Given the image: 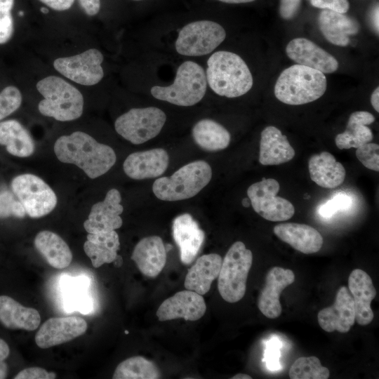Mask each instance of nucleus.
I'll return each mask as SVG.
<instances>
[{
	"label": "nucleus",
	"mask_w": 379,
	"mask_h": 379,
	"mask_svg": "<svg viewBox=\"0 0 379 379\" xmlns=\"http://www.w3.org/2000/svg\"><path fill=\"white\" fill-rule=\"evenodd\" d=\"M225 38V29L219 23L208 20L193 21L180 29L175 48L183 56H202L212 53Z\"/></svg>",
	"instance_id": "6e6552de"
},
{
	"label": "nucleus",
	"mask_w": 379,
	"mask_h": 379,
	"mask_svg": "<svg viewBox=\"0 0 379 379\" xmlns=\"http://www.w3.org/2000/svg\"><path fill=\"white\" fill-rule=\"evenodd\" d=\"M56 375L53 372H48L40 367L27 368L20 371L15 379H53Z\"/></svg>",
	"instance_id": "c03bdc74"
},
{
	"label": "nucleus",
	"mask_w": 379,
	"mask_h": 379,
	"mask_svg": "<svg viewBox=\"0 0 379 379\" xmlns=\"http://www.w3.org/2000/svg\"><path fill=\"white\" fill-rule=\"evenodd\" d=\"M8 373V367L4 361H0V379L6 378Z\"/></svg>",
	"instance_id": "864d4df0"
},
{
	"label": "nucleus",
	"mask_w": 379,
	"mask_h": 379,
	"mask_svg": "<svg viewBox=\"0 0 379 379\" xmlns=\"http://www.w3.org/2000/svg\"><path fill=\"white\" fill-rule=\"evenodd\" d=\"M329 375V370L314 356L299 357L289 370L291 379H327Z\"/></svg>",
	"instance_id": "c9c22d12"
},
{
	"label": "nucleus",
	"mask_w": 379,
	"mask_h": 379,
	"mask_svg": "<svg viewBox=\"0 0 379 379\" xmlns=\"http://www.w3.org/2000/svg\"><path fill=\"white\" fill-rule=\"evenodd\" d=\"M281 346V344L277 338H273L266 343L264 359L270 370L275 371L281 368L279 364Z\"/></svg>",
	"instance_id": "a19ab883"
},
{
	"label": "nucleus",
	"mask_w": 379,
	"mask_h": 379,
	"mask_svg": "<svg viewBox=\"0 0 379 379\" xmlns=\"http://www.w3.org/2000/svg\"><path fill=\"white\" fill-rule=\"evenodd\" d=\"M207 84L217 95L229 98L244 95L252 88V74L237 53L218 51L210 55L205 70Z\"/></svg>",
	"instance_id": "f03ea898"
},
{
	"label": "nucleus",
	"mask_w": 379,
	"mask_h": 379,
	"mask_svg": "<svg viewBox=\"0 0 379 379\" xmlns=\"http://www.w3.org/2000/svg\"><path fill=\"white\" fill-rule=\"evenodd\" d=\"M318 323L325 331L347 333L355 321L354 305L349 289L342 286L338 290L334 303L320 310Z\"/></svg>",
	"instance_id": "dca6fc26"
},
{
	"label": "nucleus",
	"mask_w": 379,
	"mask_h": 379,
	"mask_svg": "<svg viewBox=\"0 0 379 379\" xmlns=\"http://www.w3.org/2000/svg\"><path fill=\"white\" fill-rule=\"evenodd\" d=\"M160 378L156 365L147 359L135 356L121 362L116 368L113 379H156Z\"/></svg>",
	"instance_id": "f704fd0d"
},
{
	"label": "nucleus",
	"mask_w": 379,
	"mask_h": 379,
	"mask_svg": "<svg viewBox=\"0 0 379 379\" xmlns=\"http://www.w3.org/2000/svg\"><path fill=\"white\" fill-rule=\"evenodd\" d=\"M227 4H244L253 1L255 0H218Z\"/></svg>",
	"instance_id": "5fc2aeb1"
},
{
	"label": "nucleus",
	"mask_w": 379,
	"mask_h": 379,
	"mask_svg": "<svg viewBox=\"0 0 379 379\" xmlns=\"http://www.w3.org/2000/svg\"><path fill=\"white\" fill-rule=\"evenodd\" d=\"M14 5V0H0V11L11 12Z\"/></svg>",
	"instance_id": "3c124183"
},
{
	"label": "nucleus",
	"mask_w": 379,
	"mask_h": 379,
	"mask_svg": "<svg viewBox=\"0 0 379 379\" xmlns=\"http://www.w3.org/2000/svg\"><path fill=\"white\" fill-rule=\"evenodd\" d=\"M104 57L96 48H90L72 56L54 60V68L62 75L83 86L98 84L104 77Z\"/></svg>",
	"instance_id": "f8f14e48"
},
{
	"label": "nucleus",
	"mask_w": 379,
	"mask_h": 379,
	"mask_svg": "<svg viewBox=\"0 0 379 379\" xmlns=\"http://www.w3.org/2000/svg\"><path fill=\"white\" fill-rule=\"evenodd\" d=\"M22 103V94L14 86L4 88L0 93V120L16 111Z\"/></svg>",
	"instance_id": "e433bc0d"
},
{
	"label": "nucleus",
	"mask_w": 379,
	"mask_h": 379,
	"mask_svg": "<svg viewBox=\"0 0 379 379\" xmlns=\"http://www.w3.org/2000/svg\"><path fill=\"white\" fill-rule=\"evenodd\" d=\"M294 156V149L279 128L270 126L262 130L259 152L262 165H279L291 161Z\"/></svg>",
	"instance_id": "a878e982"
},
{
	"label": "nucleus",
	"mask_w": 379,
	"mask_h": 379,
	"mask_svg": "<svg viewBox=\"0 0 379 379\" xmlns=\"http://www.w3.org/2000/svg\"><path fill=\"white\" fill-rule=\"evenodd\" d=\"M91 279L85 275L63 274L60 290L63 307L67 312L77 311L84 315L93 310V299L90 293Z\"/></svg>",
	"instance_id": "4be33fe9"
},
{
	"label": "nucleus",
	"mask_w": 379,
	"mask_h": 379,
	"mask_svg": "<svg viewBox=\"0 0 379 379\" xmlns=\"http://www.w3.org/2000/svg\"><path fill=\"white\" fill-rule=\"evenodd\" d=\"M274 234L293 248L305 254L318 252L323 245V237L314 227L295 222L277 225Z\"/></svg>",
	"instance_id": "b1692460"
},
{
	"label": "nucleus",
	"mask_w": 379,
	"mask_h": 379,
	"mask_svg": "<svg viewBox=\"0 0 379 379\" xmlns=\"http://www.w3.org/2000/svg\"><path fill=\"white\" fill-rule=\"evenodd\" d=\"M352 205L351 198L345 193L336 194L332 199L321 206L319 214L324 218H329L338 211L349 208Z\"/></svg>",
	"instance_id": "ea45409f"
},
{
	"label": "nucleus",
	"mask_w": 379,
	"mask_h": 379,
	"mask_svg": "<svg viewBox=\"0 0 379 379\" xmlns=\"http://www.w3.org/2000/svg\"><path fill=\"white\" fill-rule=\"evenodd\" d=\"M173 237L180 248L183 264H190L198 254L205 239V234L189 213L177 216L173 222Z\"/></svg>",
	"instance_id": "aec40b11"
},
{
	"label": "nucleus",
	"mask_w": 379,
	"mask_h": 379,
	"mask_svg": "<svg viewBox=\"0 0 379 379\" xmlns=\"http://www.w3.org/2000/svg\"><path fill=\"white\" fill-rule=\"evenodd\" d=\"M212 178V170L205 161L190 162L168 177L157 178L152 191L161 200L181 201L192 198L205 187Z\"/></svg>",
	"instance_id": "423d86ee"
},
{
	"label": "nucleus",
	"mask_w": 379,
	"mask_h": 379,
	"mask_svg": "<svg viewBox=\"0 0 379 379\" xmlns=\"http://www.w3.org/2000/svg\"><path fill=\"white\" fill-rule=\"evenodd\" d=\"M222 261V257L217 253L199 257L188 270L184 283L185 288L201 295L208 293L212 282L218 277Z\"/></svg>",
	"instance_id": "bb28decb"
},
{
	"label": "nucleus",
	"mask_w": 379,
	"mask_h": 379,
	"mask_svg": "<svg viewBox=\"0 0 379 379\" xmlns=\"http://www.w3.org/2000/svg\"><path fill=\"white\" fill-rule=\"evenodd\" d=\"M79 6L84 12L93 16L98 13L100 9V0H78Z\"/></svg>",
	"instance_id": "49530a36"
},
{
	"label": "nucleus",
	"mask_w": 379,
	"mask_h": 379,
	"mask_svg": "<svg viewBox=\"0 0 379 379\" xmlns=\"http://www.w3.org/2000/svg\"><path fill=\"white\" fill-rule=\"evenodd\" d=\"M374 121L375 117L368 112L357 111L351 114L345 131L335 136V142L338 148H358L370 142L373 139V133L366 125Z\"/></svg>",
	"instance_id": "c756f323"
},
{
	"label": "nucleus",
	"mask_w": 379,
	"mask_h": 379,
	"mask_svg": "<svg viewBox=\"0 0 379 379\" xmlns=\"http://www.w3.org/2000/svg\"><path fill=\"white\" fill-rule=\"evenodd\" d=\"M206 310V305L202 295L187 289L166 299L156 314L161 321L179 318L193 321L201 319Z\"/></svg>",
	"instance_id": "2eb2a0df"
},
{
	"label": "nucleus",
	"mask_w": 379,
	"mask_h": 379,
	"mask_svg": "<svg viewBox=\"0 0 379 379\" xmlns=\"http://www.w3.org/2000/svg\"><path fill=\"white\" fill-rule=\"evenodd\" d=\"M44 97L38 105L39 112L60 121H73L79 118L84 109L81 93L61 77L48 76L36 85Z\"/></svg>",
	"instance_id": "20e7f679"
},
{
	"label": "nucleus",
	"mask_w": 379,
	"mask_h": 379,
	"mask_svg": "<svg viewBox=\"0 0 379 379\" xmlns=\"http://www.w3.org/2000/svg\"><path fill=\"white\" fill-rule=\"evenodd\" d=\"M301 0H280L279 13L285 20L293 18L300 6Z\"/></svg>",
	"instance_id": "a18cd8bd"
},
{
	"label": "nucleus",
	"mask_w": 379,
	"mask_h": 379,
	"mask_svg": "<svg viewBox=\"0 0 379 379\" xmlns=\"http://www.w3.org/2000/svg\"><path fill=\"white\" fill-rule=\"evenodd\" d=\"M207 87L204 69L194 61L186 60L178 66L171 84L154 86L150 93L157 100L177 106L190 107L203 99Z\"/></svg>",
	"instance_id": "39448f33"
},
{
	"label": "nucleus",
	"mask_w": 379,
	"mask_h": 379,
	"mask_svg": "<svg viewBox=\"0 0 379 379\" xmlns=\"http://www.w3.org/2000/svg\"><path fill=\"white\" fill-rule=\"evenodd\" d=\"M34 246L47 262L54 268H66L72 262V253L69 246L53 232H39L34 238Z\"/></svg>",
	"instance_id": "2f4dec72"
},
{
	"label": "nucleus",
	"mask_w": 379,
	"mask_h": 379,
	"mask_svg": "<svg viewBox=\"0 0 379 379\" xmlns=\"http://www.w3.org/2000/svg\"><path fill=\"white\" fill-rule=\"evenodd\" d=\"M288 57L298 63L331 74L338 68V62L331 54L305 38H295L286 47Z\"/></svg>",
	"instance_id": "f3484780"
},
{
	"label": "nucleus",
	"mask_w": 379,
	"mask_h": 379,
	"mask_svg": "<svg viewBox=\"0 0 379 379\" xmlns=\"http://www.w3.org/2000/svg\"><path fill=\"white\" fill-rule=\"evenodd\" d=\"M84 244V250L93 266L98 268L105 263H111L119 257V235L115 230L109 232L90 234Z\"/></svg>",
	"instance_id": "7c9ffc66"
},
{
	"label": "nucleus",
	"mask_w": 379,
	"mask_h": 379,
	"mask_svg": "<svg viewBox=\"0 0 379 379\" xmlns=\"http://www.w3.org/2000/svg\"><path fill=\"white\" fill-rule=\"evenodd\" d=\"M43 4H44L46 6L49 7L50 8L58 11H63L69 9L74 2V0H39Z\"/></svg>",
	"instance_id": "de8ad7c7"
},
{
	"label": "nucleus",
	"mask_w": 379,
	"mask_h": 379,
	"mask_svg": "<svg viewBox=\"0 0 379 379\" xmlns=\"http://www.w3.org/2000/svg\"><path fill=\"white\" fill-rule=\"evenodd\" d=\"M326 86L324 73L298 64L283 70L276 81L274 93L285 104L300 105L320 98Z\"/></svg>",
	"instance_id": "7ed1b4c3"
},
{
	"label": "nucleus",
	"mask_w": 379,
	"mask_h": 379,
	"mask_svg": "<svg viewBox=\"0 0 379 379\" xmlns=\"http://www.w3.org/2000/svg\"><path fill=\"white\" fill-rule=\"evenodd\" d=\"M26 213L21 203L11 192L0 191V218H24Z\"/></svg>",
	"instance_id": "4c0bfd02"
},
{
	"label": "nucleus",
	"mask_w": 379,
	"mask_h": 379,
	"mask_svg": "<svg viewBox=\"0 0 379 379\" xmlns=\"http://www.w3.org/2000/svg\"><path fill=\"white\" fill-rule=\"evenodd\" d=\"M14 32V22L11 12L0 11V44L8 42Z\"/></svg>",
	"instance_id": "79ce46f5"
},
{
	"label": "nucleus",
	"mask_w": 379,
	"mask_h": 379,
	"mask_svg": "<svg viewBox=\"0 0 379 379\" xmlns=\"http://www.w3.org/2000/svg\"><path fill=\"white\" fill-rule=\"evenodd\" d=\"M311 180L324 188H335L345 180L346 172L343 164L327 152L312 155L308 161Z\"/></svg>",
	"instance_id": "cd10ccee"
},
{
	"label": "nucleus",
	"mask_w": 379,
	"mask_h": 379,
	"mask_svg": "<svg viewBox=\"0 0 379 379\" xmlns=\"http://www.w3.org/2000/svg\"><path fill=\"white\" fill-rule=\"evenodd\" d=\"M252 377L245 373H238L234 375L231 379H251Z\"/></svg>",
	"instance_id": "6e6d98bb"
},
{
	"label": "nucleus",
	"mask_w": 379,
	"mask_h": 379,
	"mask_svg": "<svg viewBox=\"0 0 379 379\" xmlns=\"http://www.w3.org/2000/svg\"><path fill=\"white\" fill-rule=\"evenodd\" d=\"M310 3L314 7L341 13H347L350 8L348 0H310Z\"/></svg>",
	"instance_id": "37998d69"
},
{
	"label": "nucleus",
	"mask_w": 379,
	"mask_h": 379,
	"mask_svg": "<svg viewBox=\"0 0 379 379\" xmlns=\"http://www.w3.org/2000/svg\"><path fill=\"white\" fill-rule=\"evenodd\" d=\"M348 289L354 300L355 321L361 326L369 324L374 317L371 304L376 295L371 278L365 271L354 269L348 278Z\"/></svg>",
	"instance_id": "412c9836"
},
{
	"label": "nucleus",
	"mask_w": 379,
	"mask_h": 379,
	"mask_svg": "<svg viewBox=\"0 0 379 379\" xmlns=\"http://www.w3.org/2000/svg\"><path fill=\"white\" fill-rule=\"evenodd\" d=\"M166 121L165 112L156 107L132 108L114 122L117 133L134 145L157 136Z\"/></svg>",
	"instance_id": "1a4fd4ad"
},
{
	"label": "nucleus",
	"mask_w": 379,
	"mask_h": 379,
	"mask_svg": "<svg viewBox=\"0 0 379 379\" xmlns=\"http://www.w3.org/2000/svg\"><path fill=\"white\" fill-rule=\"evenodd\" d=\"M166 248L158 236H149L140 240L131 255L140 272L148 277L159 275L166 265Z\"/></svg>",
	"instance_id": "5701e85b"
},
{
	"label": "nucleus",
	"mask_w": 379,
	"mask_h": 379,
	"mask_svg": "<svg viewBox=\"0 0 379 379\" xmlns=\"http://www.w3.org/2000/svg\"><path fill=\"white\" fill-rule=\"evenodd\" d=\"M194 142L206 151H218L228 147L231 140L230 132L218 122L203 119L197 121L192 130Z\"/></svg>",
	"instance_id": "72a5a7b5"
},
{
	"label": "nucleus",
	"mask_w": 379,
	"mask_h": 379,
	"mask_svg": "<svg viewBox=\"0 0 379 379\" xmlns=\"http://www.w3.org/2000/svg\"><path fill=\"white\" fill-rule=\"evenodd\" d=\"M295 274L291 270L273 267L269 270L265 284L258 298V307L264 316L275 319L281 314L279 300L282 291L293 284Z\"/></svg>",
	"instance_id": "a211bd4d"
},
{
	"label": "nucleus",
	"mask_w": 379,
	"mask_h": 379,
	"mask_svg": "<svg viewBox=\"0 0 379 379\" xmlns=\"http://www.w3.org/2000/svg\"><path fill=\"white\" fill-rule=\"evenodd\" d=\"M0 144L11 154L18 157L31 156L35 150L34 142L28 131L18 121L0 122Z\"/></svg>",
	"instance_id": "473e14b6"
},
{
	"label": "nucleus",
	"mask_w": 379,
	"mask_h": 379,
	"mask_svg": "<svg viewBox=\"0 0 379 379\" xmlns=\"http://www.w3.org/2000/svg\"><path fill=\"white\" fill-rule=\"evenodd\" d=\"M41 11L43 13H47L48 12V10L46 8H41Z\"/></svg>",
	"instance_id": "13d9d810"
},
{
	"label": "nucleus",
	"mask_w": 379,
	"mask_h": 379,
	"mask_svg": "<svg viewBox=\"0 0 379 379\" xmlns=\"http://www.w3.org/2000/svg\"><path fill=\"white\" fill-rule=\"evenodd\" d=\"M11 189L26 214L32 218L46 215L57 205L58 199L53 190L35 175L25 173L15 177Z\"/></svg>",
	"instance_id": "9d476101"
},
{
	"label": "nucleus",
	"mask_w": 379,
	"mask_h": 379,
	"mask_svg": "<svg viewBox=\"0 0 379 379\" xmlns=\"http://www.w3.org/2000/svg\"><path fill=\"white\" fill-rule=\"evenodd\" d=\"M250 204H251L250 200L248 201L247 199H244L242 201V204L245 207H248Z\"/></svg>",
	"instance_id": "4d7b16f0"
},
{
	"label": "nucleus",
	"mask_w": 379,
	"mask_h": 379,
	"mask_svg": "<svg viewBox=\"0 0 379 379\" xmlns=\"http://www.w3.org/2000/svg\"><path fill=\"white\" fill-rule=\"evenodd\" d=\"M133 1H142V0H133Z\"/></svg>",
	"instance_id": "bf43d9fd"
},
{
	"label": "nucleus",
	"mask_w": 379,
	"mask_h": 379,
	"mask_svg": "<svg viewBox=\"0 0 379 379\" xmlns=\"http://www.w3.org/2000/svg\"><path fill=\"white\" fill-rule=\"evenodd\" d=\"M371 102L374 109L379 112V88L377 87L371 94Z\"/></svg>",
	"instance_id": "8fccbe9b"
},
{
	"label": "nucleus",
	"mask_w": 379,
	"mask_h": 379,
	"mask_svg": "<svg viewBox=\"0 0 379 379\" xmlns=\"http://www.w3.org/2000/svg\"><path fill=\"white\" fill-rule=\"evenodd\" d=\"M121 196L117 189L109 190L105 199L91 207L88 218L84 222L85 230L90 234L104 233L121 227V214L124 208Z\"/></svg>",
	"instance_id": "ddd939ff"
},
{
	"label": "nucleus",
	"mask_w": 379,
	"mask_h": 379,
	"mask_svg": "<svg viewBox=\"0 0 379 379\" xmlns=\"http://www.w3.org/2000/svg\"><path fill=\"white\" fill-rule=\"evenodd\" d=\"M378 15H379V13H378V5H377L376 7L375 8L374 11H373V26H374V29L377 32L378 34V30H379Z\"/></svg>",
	"instance_id": "603ef678"
},
{
	"label": "nucleus",
	"mask_w": 379,
	"mask_h": 379,
	"mask_svg": "<svg viewBox=\"0 0 379 379\" xmlns=\"http://www.w3.org/2000/svg\"><path fill=\"white\" fill-rule=\"evenodd\" d=\"M58 159L81 168L90 178L106 173L115 164L114 149L86 133L75 131L58 138L53 147Z\"/></svg>",
	"instance_id": "f257e3e1"
},
{
	"label": "nucleus",
	"mask_w": 379,
	"mask_h": 379,
	"mask_svg": "<svg viewBox=\"0 0 379 379\" xmlns=\"http://www.w3.org/2000/svg\"><path fill=\"white\" fill-rule=\"evenodd\" d=\"M319 27L325 39L339 46L350 43V35L359 32V22L354 18L341 13L323 9L318 18Z\"/></svg>",
	"instance_id": "393cba45"
},
{
	"label": "nucleus",
	"mask_w": 379,
	"mask_h": 379,
	"mask_svg": "<svg viewBox=\"0 0 379 379\" xmlns=\"http://www.w3.org/2000/svg\"><path fill=\"white\" fill-rule=\"evenodd\" d=\"M10 350L8 344L0 338V361H4L9 355Z\"/></svg>",
	"instance_id": "09e8293b"
},
{
	"label": "nucleus",
	"mask_w": 379,
	"mask_h": 379,
	"mask_svg": "<svg viewBox=\"0 0 379 379\" xmlns=\"http://www.w3.org/2000/svg\"><path fill=\"white\" fill-rule=\"evenodd\" d=\"M87 328L86 321L79 317L50 318L36 332L35 343L40 348H50L83 335Z\"/></svg>",
	"instance_id": "4468645a"
},
{
	"label": "nucleus",
	"mask_w": 379,
	"mask_h": 379,
	"mask_svg": "<svg viewBox=\"0 0 379 379\" xmlns=\"http://www.w3.org/2000/svg\"><path fill=\"white\" fill-rule=\"evenodd\" d=\"M279 190V183L274 178H262L247 190L253 210L265 220L285 221L294 215L293 205L288 200L277 196Z\"/></svg>",
	"instance_id": "9b49d317"
},
{
	"label": "nucleus",
	"mask_w": 379,
	"mask_h": 379,
	"mask_svg": "<svg viewBox=\"0 0 379 379\" xmlns=\"http://www.w3.org/2000/svg\"><path fill=\"white\" fill-rule=\"evenodd\" d=\"M169 157L162 148L136 152L125 159L123 168L125 173L134 180L157 178L167 169Z\"/></svg>",
	"instance_id": "6ab92c4d"
},
{
	"label": "nucleus",
	"mask_w": 379,
	"mask_h": 379,
	"mask_svg": "<svg viewBox=\"0 0 379 379\" xmlns=\"http://www.w3.org/2000/svg\"><path fill=\"white\" fill-rule=\"evenodd\" d=\"M252 262V252L242 241H236L230 246L218 277V291L226 302H237L244 296Z\"/></svg>",
	"instance_id": "0eeeda50"
},
{
	"label": "nucleus",
	"mask_w": 379,
	"mask_h": 379,
	"mask_svg": "<svg viewBox=\"0 0 379 379\" xmlns=\"http://www.w3.org/2000/svg\"><path fill=\"white\" fill-rule=\"evenodd\" d=\"M356 156L358 160L367 168L379 171V146L368 142L357 148Z\"/></svg>",
	"instance_id": "58836bf2"
},
{
	"label": "nucleus",
	"mask_w": 379,
	"mask_h": 379,
	"mask_svg": "<svg viewBox=\"0 0 379 379\" xmlns=\"http://www.w3.org/2000/svg\"><path fill=\"white\" fill-rule=\"evenodd\" d=\"M40 322L41 316L36 309L24 307L8 295H0V323L4 327L32 331Z\"/></svg>",
	"instance_id": "c85d7f7f"
}]
</instances>
